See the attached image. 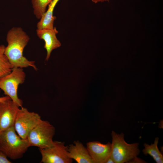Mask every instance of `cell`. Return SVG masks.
<instances>
[{"label":"cell","mask_w":163,"mask_h":163,"mask_svg":"<svg viewBox=\"0 0 163 163\" xmlns=\"http://www.w3.org/2000/svg\"><path fill=\"white\" fill-rule=\"evenodd\" d=\"M30 39L27 33L20 27H14L8 31L6 40L7 45L5 54L12 68L31 67L37 70L35 62L30 61L23 55V51Z\"/></svg>","instance_id":"obj_1"},{"label":"cell","mask_w":163,"mask_h":163,"mask_svg":"<svg viewBox=\"0 0 163 163\" xmlns=\"http://www.w3.org/2000/svg\"><path fill=\"white\" fill-rule=\"evenodd\" d=\"M30 147L27 139L17 134L14 126L0 132V151L7 157L12 160L19 159Z\"/></svg>","instance_id":"obj_2"},{"label":"cell","mask_w":163,"mask_h":163,"mask_svg":"<svg viewBox=\"0 0 163 163\" xmlns=\"http://www.w3.org/2000/svg\"><path fill=\"white\" fill-rule=\"evenodd\" d=\"M112 142L110 157L114 163L131 162L140 153L139 143L129 144L124 139V135L117 134L114 131L111 133Z\"/></svg>","instance_id":"obj_3"},{"label":"cell","mask_w":163,"mask_h":163,"mask_svg":"<svg viewBox=\"0 0 163 163\" xmlns=\"http://www.w3.org/2000/svg\"><path fill=\"white\" fill-rule=\"evenodd\" d=\"M26 76L23 68H14L9 74L0 79V89L19 107H22L23 101L18 97V90L19 85L24 82Z\"/></svg>","instance_id":"obj_4"},{"label":"cell","mask_w":163,"mask_h":163,"mask_svg":"<svg viewBox=\"0 0 163 163\" xmlns=\"http://www.w3.org/2000/svg\"><path fill=\"white\" fill-rule=\"evenodd\" d=\"M55 132V129L53 125L48 121L42 120L30 131L27 139L30 146L46 148L53 145Z\"/></svg>","instance_id":"obj_5"},{"label":"cell","mask_w":163,"mask_h":163,"mask_svg":"<svg viewBox=\"0 0 163 163\" xmlns=\"http://www.w3.org/2000/svg\"><path fill=\"white\" fill-rule=\"evenodd\" d=\"M41 120L38 113L29 111L22 107L18 109L14 126L18 135L22 139H26L30 131Z\"/></svg>","instance_id":"obj_6"},{"label":"cell","mask_w":163,"mask_h":163,"mask_svg":"<svg viewBox=\"0 0 163 163\" xmlns=\"http://www.w3.org/2000/svg\"><path fill=\"white\" fill-rule=\"evenodd\" d=\"M64 142L54 141L52 146L39 149L41 155L40 163H71L73 160L68 156V146Z\"/></svg>","instance_id":"obj_7"},{"label":"cell","mask_w":163,"mask_h":163,"mask_svg":"<svg viewBox=\"0 0 163 163\" xmlns=\"http://www.w3.org/2000/svg\"><path fill=\"white\" fill-rule=\"evenodd\" d=\"M19 108L11 99L0 102V132L14 126Z\"/></svg>","instance_id":"obj_8"},{"label":"cell","mask_w":163,"mask_h":163,"mask_svg":"<svg viewBox=\"0 0 163 163\" xmlns=\"http://www.w3.org/2000/svg\"><path fill=\"white\" fill-rule=\"evenodd\" d=\"M86 148L94 163H106L110 156L111 143L104 144L98 141L88 142Z\"/></svg>","instance_id":"obj_9"},{"label":"cell","mask_w":163,"mask_h":163,"mask_svg":"<svg viewBox=\"0 0 163 163\" xmlns=\"http://www.w3.org/2000/svg\"><path fill=\"white\" fill-rule=\"evenodd\" d=\"M58 32L56 27L52 29H37L36 33L40 39L45 42L44 48L46 51L47 54L45 60L48 61L50 58L52 51L60 47L61 44L57 38L56 35Z\"/></svg>","instance_id":"obj_10"},{"label":"cell","mask_w":163,"mask_h":163,"mask_svg":"<svg viewBox=\"0 0 163 163\" xmlns=\"http://www.w3.org/2000/svg\"><path fill=\"white\" fill-rule=\"evenodd\" d=\"M68 156L78 163H94L86 147L78 140L68 146Z\"/></svg>","instance_id":"obj_11"},{"label":"cell","mask_w":163,"mask_h":163,"mask_svg":"<svg viewBox=\"0 0 163 163\" xmlns=\"http://www.w3.org/2000/svg\"><path fill=\"white\" fill-rule=\"evenodd\" d=\"M59 0H53L49 4L47 9L37 24V29L53 28L54 21L56 19L53 15V11Z\"/></svg>","instance_id":"obj_12"},{"label":"cell","mask_w":163,"mask_h":163,"mask_svg":"<svg viewBox=\"0 0 163 163\" xmlns=\"http://www.w3.org/2000/svg\"><path fill=\"white\" fill-rule=\"evenodd\" d=\"M158 137L155 138L154 143L150 145L145 143L144 145V149L142 151L145 155L148 154L152 157L156 163H162L163 156L158 147Z\"/></svg>","instance_id":"obj_13"},{"label":"cell","mask_w":163,"mask_h":163,"mask_svg":"<svg viewBox=\"0 0 163 163\" xmlns=\"http://www.w3.org/2000/svg\"><path fill=\"white\" fill-rule=\"evenodd\" d=\"M5 47L3 45H0V79L9 74L12 69L5 54Z\"/></svg>","instance_id":"obj_14"},{"label":"cell","mask_w":163,"mask_h":163,"mask_svg":"<svg viewBox=\"0 0 163 163\" xmlns=\"http://www.w3.org/2000/svg\"><path fill=\"white\" fill-rule=\"evenodd\" d=\"M52 0H31L34 14L37 18H40L46 11L47 6Z\"/></svg>","instance_id":"obj_15"},{"label":"cell","mask_w":163,"mask_h":163,"mask_svg":"<svg viewBox=\"0 0 163 163\" xmlns=\"http://www.w3.org/2000/svg\"><path fill=\"white\" fill-rule=\"evenodd\" d=\"M6 155L2 152L0 151V163H11Z\"/></svg>","instance_id":"obj_16"},{"label":"cell","mask_w":163,"mask_h":163,"mask_svg":"<svg viewBox=\"0 0 163 163\" xmlns=\"http://www.w3.org/2000/svg\"><path fill=\"white\" fill-rule=\"evenodd\" d=\"M11 99L8 96H6L0 97V102H3L7 100Z\"/></svg>","instance_id":"obj_17"},{"label":"cell","mask_w":163,"mask_h":163,"mask_svg":"<svg viewBox=\"0 0 163 163\" xmlns=\"http://www.w3.org/2000/svg\"><path fill=\"white\" fill-rule=\"evenodd\" d=\"M91 1L95 3H97L100 2H109L110 0H91Z\"/></svg>","instance_id":"obj_18"},{"label":"cell","mask_w":163,"mask_h":163,"mask_svg":"<svg viewBox=\"0 0 163 163\" xmlns=\"http://www.w3.org/2000/svg\"><path fill=\"white\" fill-rule=\"evenodd\" d=\"M114 163V161L112 159V158L110 157V156L109 158L107 160L106 163Z\"/></svg>","instance_id":"obj_19"}]
</instances>
